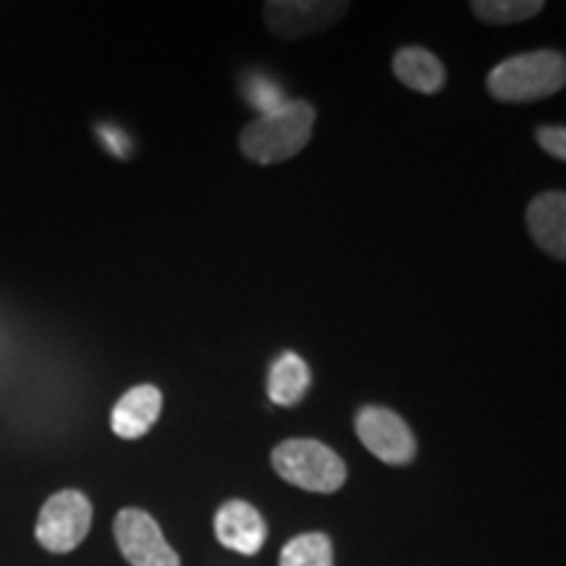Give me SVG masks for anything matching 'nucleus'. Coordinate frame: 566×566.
Instances as JSON below:
<instances>
[{
  "instance_id": "nucleus-1",
  "label": "nucleus",
  "mask_w": 566,
  "mask_h": 566,
  "mask_svg": "<svg viewBox=\"0 0 566 566\" xmlns=\"http://www.w3.org/2000/svg\"><path fill=\"white\" fill-rule=\"evenodd\" d=\"M315 116L317 113L310 103L283 101L244 126L239 134V150L258 166H275L294 158L310 145Z\"/></svg>"
},
{
  "instance_id": "nucleus-2",
  "label": "nucleus",
  "mask_w": 566,
  "mask_h": 566,
  "mask_svg": "<svg viewBox=\"0 0 566 566\" xmlns=\"http://www.w3.org/2000/svg\"><path fill=\"white\" fill-rule=\"evenodd\" d=\"M566 84V61L556 51L520 53L488 74V92L501 103H535Z\"/></svg>"
},
{
  "instance_id": "nucleus-3",
  "label": "nucleus",
  "mask_w": 566,
  "mask_h": 566,
  "mask_svg": "<svg viewBox=\"0 0 566 566\" xmlns=\"http://www.w3.org/2000/svg\"><path fill=\"white\" fill-rule=\"evenodd\" d=\"M281 480L310 493H336L346 483V464L331 446L315 438H289L273 449Z\"/></svg>"
},
{
  "instance_id": "nucleus-4",
  "label": "nucleus",
  "mask_w": 566,
  "mask_h": 566,
  "mask_svg": "<svg viewBox=\"0 0 566 566\" xmlns=\"http://www.w3.org/2000/svg\"><path fill=\"white\" fill-rule=\"evenodd\" d=\"M92 527V504L82 491H61L40 509L38 543L51 554H71L80 548Z\"/></svg>"
},
{
  "instance_id": "nucleus-5",
  "label": "nucleus",
  "mask_w": 566,
  "mask_h": 566,
  "mask_svg": "<svg viewBox=\"0 0 566 566\" xmlns=\"http://www.w3.org/2000/svg\"><path fill=\"white\" fill-rule=\"evenodd\" d=\"M359 441L386 464H409L417 457V441L409 424L394 409L363 407L354 420Z\"/></svg>"
},
{
  "instance_id": "nucleus-6",
  "label": "nucleus",
  "mask_w": 566,
  "mask_h": 566,
  "mask_svg": "<svg viewBox=\"0 0 566 566\" xmlns=\"http://www.w3.org/2000/svg\"><path fill=\"white\" fill-rule=\"evenodd\" d=\"M118 548L132 566H181V558L168 546L155 516L142 509H122L113 522Z\"/></svg>"
},
{
  "instance_id": "nucleus-7",
  "label": "nucleus",
  "mask_w": 566,
  "mask_h": 566,
  "mask_svg": "<svg viewBox=\"0 0 566 566\" xmlns=\"http://www.w3.org/2000/svg\"><path fill=\"white\" fill-rule=\"evenodd\" d=\"M349 3H323V0H271L263 17L268 30L281 40H302L325 32L344 19Z\"/></svg>"
},
{
  "instance_id": "nucleus-8",
  "label": "nucleus",
  "mask_w": 566,
  "mask_h": 566,
  "mask_svg": "<svg viewBox=\"0 0 566 566\" xmlns=\"http://www.w3.org/2000/svg\"><path fill=\"white\" fill-rule=\"evenodd\" d=\"M216 537L233 554L254 556L265 546L268 525L250 501L231 499L216 512Z\"/></svg>"
},
{
  "instance_id": "nucleus-9",
  "label": "nucleus",
  "mask_w": 566,
  "mask_h": 566,
  "mask_svg": "<svg viewBox=\"0 0 566 566\" xmlns=\"http://www.w3.org/2000/svg\"><path fill=\"white\" fill-rule=\"evenodd\" d=\"M163 394L160 388L150 384L134 386L116 401L111 412L113 433L124 441H137V438L150 433V428L160 420Z\"/></svg>"
},
{
  "instance_id": "nucleus-10",
  "label": "nucleus",
  "mask_w": 566,
  "mask_h": 566,
  "mask_svg": "<svg viewBox=\"0 0 566 566\" xmlns=\"http://www.w3.org/2000/svg\"><path fill=\"white\" fill-rule=\"evenodd\" d=\"M527 231L551 258H566V195L543 192L527 205Z\"/></svg>"
},
{
  "instance_id": "nucleus-11",
  "label": "nucleus",
  "mask_w": 566,
  "mask_h": 566,
  "mask_svg": "<svg viewBox=\"0 0 566 566\" xmlns=\"http://www.w3.org/2000/svg\"><path fill=\"white\" fill-rule=\"evenodd\" d=\"M394 74L401 84L420 95H436L446 84L443 63L424 48H401L394 55Z\"/></svg>"
},
{
  "instance_id": "nucleus-12",
  "label": "nucleus",
  "mask_w": 566,
  "mask_h": 566,
  "mask_svg": "<svg viewBox=\"0 0 566 566\" xmlns=\"http://www.w3.org/2000/svg\"><path fill=\"white\" fill-rule=\"evenodd\" d=\"M310 365L296 352H283L268 375V396L279 407H296L310 388Z\"/></svg>"
},
{
  "instance_id": "nucleus-13",
  "label": "nucleus",
  "mask_w": 566,
  "mask_h": 566,
  "mask_svg": "<svg viewBox=\"0 0 566 566\" xmlns=\"http://www.w3.org/2000/svg\"><path fill=\"white\" fill-rule=\"evenodd\" d=\"M279 566H334V546L323 533L296 535L281 548Z\"/></svg>"
},
{
  "instance_id": "nucleus-14",
  "label": "nucleus",
  "mask_w": 566,
  "mask_h": 566,
  "mask_svg": "<svg viewBox=\"0 0 566 566\" xmlns=\"http://www.w3.org/2000/svg\"><path fill=\"white\" fill-rule=\"evenodd\" d=\"M543 11L541 0H475L472 3V13L485 24L506 27V24H520L537 17Z\"/></svg>"
},
{
  "instance_id": "nucleus-15",
  "label": "nucleus",
  "mask_w": 566,
  "mask_h": 566,
  "mask_svg": "<svg viewBox=\"0 0 566 566\" xmlns=\"http://www.w3.org/2000/svg\"><path fill=\"white\" fill-rule=\"evenodd\" d=\"M537 145L546 150L551 158L566 160V129L564 126H537L535 129Z\"/></svg>"
}]
</instances>
